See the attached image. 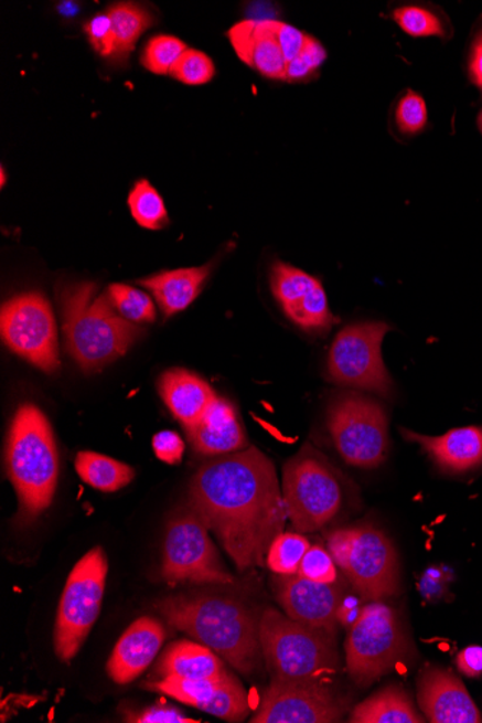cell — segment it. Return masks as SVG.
Listing matches in <instances>:
<instances>
[{"mask_svg":"<svg viewBox=\"0 0 482 723\" xmlns=\"http://www.w3.org/2000/svg\"><path fill=\"white\" fill-rule=\"evenodd\" d=\"M152 446L154 455L163 462L176 465L184 458V440L174 430L158 432L153 436Z\"/></svg>","mask_w":482,"mask_h":723,"instance_id":"74e56055","label":"cell"},{"mask_svg":"<svg viewBox=\"0 0 482 723\" xmlns=\"http://www.w3.org/2000/svg\"><path fill=\"white\" fill-rule=\"evenodd\" d=\"M106 13L109 15L115 31L114 60L116 63H124V61H128L140 35L153 25V17L148 9L129 2L114 4Z\"/></svg>","mask_w":482,"mask_h":723,"instance_id":"4316f807","label":"cell"},{"mask_svg":"<svg viewBox=\"0 0 482 723\" xmlns=\"http://www.w3.org/2000/svg\"><path fill=\"white\" fill-rule=\"evenodd\" d=\"M208 532L190 506L168 521L162 561L168 584H233L234 577L224 570Z\"/></svg>","mask_w":482,"mask_h":723,"instance_id":"8fae6325","label":"cell"},{"mask_svg":"<svg viewBox=\"0 0 482 723\" xmlns=\"http://www.w3.org/2000/svg\"><path fill=\"white\" fill-rule=\"evenodd\" d=\"M458 670L471 679H479L482 676V647H467L457 656Z\"/></svg>","mask_w":482,"mask_h":723,"instance_id":"60d3db41","label":"cell"},{"mask_svg":"<svg viewBox=\"0 0 482 723\" xmlns=\"http://www.w3.org/2000/svg\"><path fill=\"white\" fill-rule=\"evenodd\" d=\"M410 443L418 444L444 472H465L482 464V427L452 429L442 436H425L401 429Z\"/></svg>","mask_w":482,"mask_h":723,"instance_id":"44dd1931","label":"cell"},{"mask_svg":"<svg viewBox=\"0 0 482 723\" xmlns=\"http://www.w3.org/2000/svg\"><path fill=\"white\" fill-rule=\"evenodd\" d=\"M270 288L285 316L302 330L321 334L339 321L321 281L298 267L276 262L270 270Z\"/></svg>","mask_w":482,"mask_h":723,"instance_id":"9a60e30c","label":"cell"},{"mask_svg":"<svg viewBox=\"0 0 482 723\" xmlns=\"http://www.w3.org/2000/svg\"><path fill=\"white\" fill-rule=\"evenodd\" d=\"M190 507L240 571L264 565L288 519L275 465L256 446L201 465Z\"/></svg>","mask_w":482,"mask_h":723,"instance_id":"6da1fadb","label":"cell"},{"mask_svg":"<svg viewBox=\"0 0 482 723\" xmlns=\"http://www.w3.org/2000/svg\"><path fill=\"white\" fill-rule=\"evenodd\" d=\"M109 563L100 546L86 553L73 567L54 628V651L63 661L73 660L100 614Z\"/></svg>","mask_w":482,"mask_h":723,"instance_id":"ba28073f","label":"cell"},{"mask_svg":"<svg viewBox=\"0 0 482 723\" xmlns=\"http://www.w3.org/2000/svg\"><path fill=\"white\" fill-rule=\"evenodd\" d=\"M128 204L135 222L140 227L161 230L170 224L162 196L148 180L136 182L129 194Z\"/></svg>","mask_w":482,"mask_h":723,"instance_id":"83f0119b","label":"cell"},{"mask_svg":"<svg viewBox=\"0 0 482 723\" xmlns=\"http://www.w3.org/2000/svg\"><path fill=\"white\" fill-rule=\"evenodd\" d=\"M109 297L114 302L116 311L121 317L133 323L153 322L157 319V309L153 300L142 290L124 284L110 285Z\"/></svg>","mask_w":482,"mask_h":723,"instance_id":"f546056e","label":"cell"},{"mask_svg":"<svg viewBox=\"0 0 482 723\" xmlns=\"http://www.w3.org/2000/svg\"><path fill=\"white\" fill-rule=\"evenodd\" d=\"M2 338L9 350L45 373L60 368L58 334L53 308L40 293L17 295L0 313Z\"/></svg>","mask_w":482,"mask_h":723,"instance_id":"4fadbf2b","label":"cell"},{"mask_svg":"<svg viewBox=\"0 0 482 723\" xmlns=\"http://www.w3.org/2000/svg\"><path fill=\"white\" fill-rule=\"evenodd\" d=\"M470 77L472 83L482 92V30L472 42L470 55Z\"/></svg>","mask_w":482,"mask_h":723,"instance_id":"b9f144b4","label":"cell"},{"mask_svg":"<svg viewBox=\"0 0 482 723\" xmlns=\"http://www.w3.org/2000/svg\"><path fill=\"white\" fill-rule=\"evenodd\" d=\"M84 31H86L88 42H90L98 55L105 56V59H109V56L114 59L116 51L115 31L107 13H100V15L88 21L84 26Z\"/></svg>","mask_w":482,"mask_h":723,"instance_id":"8d00e7d4","label":"cell"},{"mask_svg":"<svg viewBox=\"0 0 482 723\" xmlns=\"http://www.w3.org/2000/svg\"><path fill=\"white\" fill-rule=\"evenodd\" d=\"M326 60L324 46L315 38L307 36L302 53L287 65V82L299 83L317 74Z\"/></svg>","mask_w":482,"mask_h":723,"instance_id":"e575fe53","label":"cell"},{"mask_svg":"<svg viewBox=\"0 0 482 723\" xmlns=\"http://www.w3.org/2000/svg\"><path fill=\"white\" fill-rule=\"evenodd\" d=\"M479 125H480V129L482 131V111L480 113Z\"/></svg>","mask_w":482,"mask_h":723,"instance_id":"f6af8a7d","label":"cell"},{"mask_svg":"<svg viewBox=\"0 0 482 723\" xmlns=\"http://www.w3.org/2000/svg\"><path fill=\"white\" fill-rule=\"evenodd\" d=\"M0 177H2V187H4V182H7V176H4L3 168H0Z\"/></svg>","mask_w":482,"mask_h":723,"instance_id":"ee69618b","label":"cell"},{"mask_svg":"<svg viewBox=\"0 0 482 723\" xmlns=\"http://www.w3.org/2000/svg\"><path fill=\"white\" fill-rule=\"evenodd\" d=\"M58 304L65 350L84 373L115 363L142 336V328L116 311L109 293L98 294L92 281L61 285Z\"/></svg>","mask_w":482,"mask_h":723,"instance_id":"3957f363","label":"cell"},{"mask_svg":"<svg viewBox=\"0 0 482 723\" xmlns=\"http://www.w3.org/2000/svg\"><path fill=\"white\" fill-rule=\"evenodd\" d=\"M397 25L406 34L415 38L443 36L444 23L437 13L422 7H401L393 12Z\"/></svg>","mask_w":482,"mask_h":723,"instance_id":"1f68e13d","label":"cell"},{"mask_svg":"<svg viewBox=\"0 0 482 723\" xmlns=\"http://www.w3.org/2000/svg\"><path fill=\"white\" fill-rule=\"evenodd\" d=\"M344 712L326 684L270 682L251 723H334Z\"/></svg>","mask_w":482,"mask_h":723,"instance_id":"5bb4252c","label":"cell"},{"mask_svg":"<svg viewBox=\"0 0 482 723\" xmlns=\"http://www.w3.org/2000/svg\"><path fill=\"white\" fill-rule=\"evenodd\" d=\"M406 650L399 614L382 600H373L350 627L345 661L351 679L368 687L395 668Z\"/></svg>","mask_w":482,"mask_h":723,"instance_id":"30bf717a","label":"cell"},{"mask_svg":"<svg viewBox=\"0 0 482 723\" xmlns=\"http://www.w3.org/2000/svg\"><path fill=\"white\" fill-rule=\"evenodd\" d=\"M275 32L288 65L302 53L308 35L299 31L298 28L279 21H275Z\"/></svg>","mask_w":482,"mask_h":723,"instance_id":"f35d334b","label":"cell"},{"mask_svg":"<svg viewBox=\"0 0 482 723\" xmlns=\"http://www.w3.org/2000/svg\"><path fill=\"white\" fill-rule=\"evenodd\" d=\"M275 596L293 621L336 632V614L344 595L335 584H321L299 575H279L275 580Z\"/></svg>","mask_w":482,"mask_h":723,"instance_id":"2e32d148","label":"cell"},{"mask_svg":"<svg viewBox=\"0 0 482 723\" xmlns=\"http://www.w3.org/2000/svg\"><path fill=\"white\" fill-rule=\"evenodd\" d=\"M390 327L381 321L357 322L335 336L329 354V378L341 386L390 396L393 380L383 361V340Z\"/></svg>","mask_w":482,"mask_h":723,"instance_id":"7c38bea8","label":"cell"},{"mask_svg":"<svg viewBox=\"0 0 482 723\" xmlns=\"http://www.w3.org/2000/svg\"><path fill=\"white\" fill-rule=\"evenodd\" d=\"M297 575L313 582H321V584H335L336 576H339L336 575V563L330 551H325L321 546L308 549Z\"/></svg>","mask_w":482,"mask_h":723,"instance_id":"d590c367","label":"cell"},{"mask_svg":"<svg viewBox=\"0 0 482 723\" xmlns=\"http://www.w3.org/2000/svg\"><path fill=\"white\" fill-rule=\"evenodd\" d=\"M158 390L185 430L195 425L218 397L204 379L185 369L165 371L159 379Z\"/></svg>","mask_w":482,"mask_h":723,"instance_id":"7402d4cb","label":"cell"},{"mask_svg":"<svg viewBox=\"0 0 482 723\" xmlns=\"http://www.w3.org/2000/svg\"><path fill=\"white\" fill-rule=\"evenodd\" d=\"M311 547L308 540L298 533H282L270 544L268 565L278 575H297L303 556Z\"/></svg>","mask_w":482,"mask_h":723,"instance_id":"f1b7e54d","label":"cell"},{"mask_svg":"<svg viewBox=\"0 0 482 723\" xmlns=\"http://www.w3.org/2000/svg\"><path fill=\"white\" fill-rule=\"evenodd\" d=\"M353 723H422L420 715L404 689L388 687L374 693L367 701L360 703L351 712Z\"/></svg>","mask_w":482,"mask_h":723,"instance_id":"d4e9b609","label":"cell"},{"mask_svg":"<svg viewBox=\"0 0 482 723\" xmlns=\"http://www.w3.org/2000/svg\"><path fill=\"white\" fill-rule=\"evenodd\" d=\"M78 477L88 486L103 492H116L129 486L136 476L128 464L117 461L107 455L83 450L76 457Z\"/></svg>","mask_w":482,"mask_h":723,"instance_id":"484cf974","label":"cell"},{"mask_svg":"<svg viewBox=\"0 0 482 723\" xmlns=\"http://www.w3.org/2000/svg\"><path fill=\"white\" fill-rule=\"evenodd\" d=\"M226 671L217 652L201 642L181 640L163 652L154 674L159 679L205 680L222 678Z\"/></svg>","mask_w":482,"mask_h":723,"instance_id":"cb8c5ba5","label":"cell"},{"mask_svg":"<svg viewBox=\"0 0 482 723\" xmlns=\"http://www.w3.org/2000/svg\"><path fill=\"white\" fill-rule=\"evenodd\" d=\"M418 702L426 720L432 723H481L482 715L451 670L432 668L418 680Z\"/></svg>","mask_w":482,"mask_h":723,"instance_id":"e0dca14e","label":"cell"},{"mask_svg":"<svg viewBox=\"0 0 482 723\" xmlns=\"http://www.w3.org/2000/svg\"><path fill=\"white\" fill-rule=\"evenodd\" d=\"M212 272V266L186 267V269L161 272L139 284L151 290L154 299L167 318L184 311L194 302Z\"/></svg>","mask_w":482,"mask_h":723,"instance_id":"603a6c76","label":"cell"},{"mask_svg":"<svg viewBox=\"0 0 482 723\" xmlns=\"http://www.w3.org/2000/svg\"><path fill=\"white\" fill-rule=\"evenodd\" d=\"M329 430L341 458L351 467L377 468L386 461L388 417L385 407L362 393L345 392L329 408Z\"/></svg>","mask_w":482,"mask_h":723,"instance_id":"9c48e42d","label":"cell"},{"mask_svg":"<svg viewBox=\"0 0 482 723\" xmlns=\"http://www.w3.org/2000/svg\"><path fill=\"white\" fill-rule=\"evenodd\" d=\"M186 436L196 454L210 458L249 448L236 407L222 397L215 398L201 419L186 429Z\"/></svg>","mask_w":482,"mask_h":723,"instance_id":"ffe728a7","label":"cell"},{"mask_svg":"<svg viewBox=\"0 0 482 723\" xmlns=\"http://www.w3.org/2000/svg\"><path fill=\"white\" fill-rule=\"evenodd\" d=\"M282 495L293 528L299 533L317 532L343 509L344 477L324 454L306 445L285 464Z\"/></svg>","mask_w":482,"mask_h":723,"instance_id":"8992f818","label":"cell"},{"mask_svg":"<svg viewBox=\"0 0 482 723\" xmlns=\"http://www.w3.org/2000/svg\"><path fill=\"white\" fill-rule=\"evenodd\" d=\"M7 465L20 504L18 520L31 523L53 502L60 472L53 427L39 406L18 407L9 427Z\"/></svg>","mask_w":482,"mask_h":723,"instance_id":"277c9868","label":"cell"},{"mask_svg":"<svg viewBox=\"0 0 482 723\" xmlns=\"http://www.w3.org/2000/svg\"><path fill=\"white\" fill-rule=\"evenodd\" d=\"M329 551L364 599L373 603L399 591L396 549L386 534L373 525L334 530L329 536Z\"/></svg>","mask_w":482,"mask_h":723,"instance_id":"52a82bcc","label":"cell"},{"mask_svg":"<svg viewBox=\"0 0 482 723\" xmlns=\"http://www.w3.org/2000/svg\"><path fill=\"white\" fill-rule=\"evenodd\" d=\"M128 722L136 723H193L196 721L185 716L176 708L170 705H154L138 715L129 716Z\"/></svg>","mask_w":482,"mask_h":723,"instance_id":"ab89813d","label":"cell"},{"mask_svg":"<svg viewBox=\"0 0 482 723\" xmlns=\"http://www.w3.org/2000/svg\"><path fill=\"white\" fill-rule=\"evenodd\" d=\"M158 612L176 630L207 646L232 668L250 676L264 659L260 617L240 600L218 595L168 596Z\"/></svg>","mask_w":482,"mask_h":723,"instance_id":"7a4b0ae2","label":"cell"},{"mask_svg":"<svg viewBox=\"0 0 482 723\" xmlns=\"http://www.w3.org/2000/svg\"><path fill=\"white\" fill-rule=\"evenodd\" d=\"M360 614H362V609H358L355 605L343 603L339 608L336 617H339V623L343 624V626L351 627L355 621H357Z\"/></svg>","mask_w":482,"mask_h":723,"instance_id":"7bdbcfd3","label":"cell"},{"mask_svg":"<svg viewBox=\"0 0 482 723\" xmlns=\"http://www.w3.org/2000/svg\"><path fill=\"white\" fill-rule=\"evenodd\" d=\"M167 632L152 617H142L125 631L111 652L107 673L117 684L132 683L157 659Z\"/></svg>","mask_w":482,"mask_h":723,"instance_id":"ac0fdd59","label":"cell"},{"mask_svg":"<svg viewBox=\"0 0 482 723\" xmlns=\"http://www.w3.org/2000/svg\"><path fill=\"white\" fill-rule=\"evenodd\" d=\"M170 74L186 86H203L214 78L215 67L207 54L189 49L176 61Z\"/></svg>","mask_w":482,"mask_h":723,"instance_id":"d6a6232c","label":"cell"},{"mask_svg":"<svg viewBox=\"0 0 482 723\" xmlns=\"http://www.w3.org/2000/svg\"><path fill=\"white\" fill-rule=\"evenodd\" d=\"M395 117L397 128L401 134H419L428 124V109H426L424 98L418 93L406 92L397 103Z\"/></svg>","mask_w":482,"mask_h":723,"instance_id":"836d02e7","label":"cell"},{"mask_svg":"<svg viewBox=\"0 0 482 723\" xmlns=\"http://www.w3.org/2000/svg\"><path fill=\"white\" fill-rule=\"evenodd\" d=\"M332 636L266 609L260 617V646L271 682L325 684L339 668Z\"/></svg>","mask_w":482,"mask_h":723,"instance_id":"5b68a950","label":"cell"},{"mask_svg":"<svg viewBox=\"0 0 482 723\" xmlns=\"http://www.w3.org/2000/svg\"><path fill=\"white\" fill-rule=\"evenodd\" d=\"M185 42L172 35H158L149 40L142 55L143 67L158 75L170 74L180 56L185 53Z\"/></svg>","mask_w":482,"mask_h":723,"instance_id":"4dcf8cb0","label":"cell"},{"mask_svg":"<svg viewBox=\"0 0 482 723\" xmlns=\"http://www.w3.org/2000/svg\"><path fill=\"white\" fill-rule=\"evenodd\" d=\"M227 36L243 63L266 78L287 82V61L276 36L274 19L238 22Z\"/></svg>","mask_w":482,"mask_h":723,"instance_id":"d6986e66","label":"cell"}]
</instances>
